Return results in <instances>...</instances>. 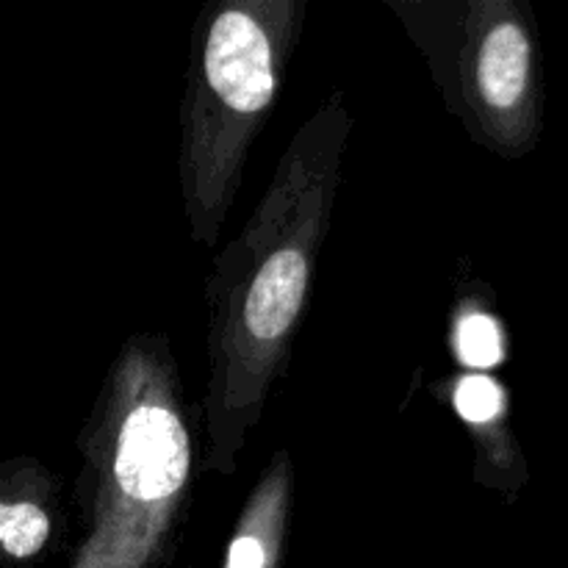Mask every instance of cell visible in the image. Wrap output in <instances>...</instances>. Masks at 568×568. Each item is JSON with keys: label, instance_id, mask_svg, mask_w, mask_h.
<instances>
[{"label": "cell", "instance_id": "obj_7", "mask_svg": "<svg viewBox=\"0 0 568 568\" xmlns=\"http://www.w3.org/2000/svg\"><path fill=\"white\" fill-rule=\"evenodd\" d=\"M292 503V455L288 449H275L239 510L222 568H281L286 560Z\"/></svg>", "mask_w": 568, "mask_h": 568}, {"label": "cell", "instance_id": "obj_6", "mask_svg": "<svg viewBox=\"0 0 568 568\" xmlns=\"http://www.w3.org/2000/svg\"><path fill=\"white\" fill-rule=\"evenodd\" d=\"M64 532L59 477L37 458L0 464V564L42 560Z\"/></svg>", "mask_w": 568, "mask_h": 568}, {"label": "cell", "instance_id": "obj_2", "mask_svg": "<svg viewBox=\"0 0 568 568\" xmlns=\"http://www.w3.org/2000/svg\"><path fill=\"white\" fill-rule=\"evenodd\" d=\"M197 427L164 333L120 347L78 436L81 538L67 568H166L197 480Z\"/></svg>", "mask_w": 568, "mask_h": 568}, {"label": "cell", "instance_id": "obj_8", "mask_svg": "<svg viewBox=\"0 0 568 568\" xmlns=\"http://www.w3.org/2000/svg\"><path fill=\"white\" fill-rule=\"evenodd\" d=\"M449 342H453L455 358L469 369H491L505 358L503 325L477 300H464L455 308Z\"/></svg>", "mask_w": 568, "mask_h": 568}, {"label": "cell", "instance_id": "obj_4", "mask_svg": "<svg viewBox=\"0 0 568 568\" xmlns=\"http://www.w3.org/2000/svg\"><path fill=\"white\" fill-rule=\"evenodd\" d=\"M427 59L447 109L475 144L499 159L538 148L547 111L541 37L525 0L388 3Z\"/></svg>", "mask_w": 568, "mask_h": 568}, {"label": "cell", "instance_id": "obj_5", "mask_svg": "<svg viewBox=\"0 0 568 568\" xmlns=\"http://www.w3.org/2000/svg\"><path fill=\"white\" fill-rule=\"evenodd\" d=\"M449 403L475 444L477 483L503 494L505 503H516L530 480V469L510 427L508 392L494 377L469 372L453 381Z\"/></svg>", "mask_w": 568, "mask_h": 568}, {"label": "cell", "instance_id": "obj_1", "mask_svg": "<svg viewBox=\"0 0 568 568\" xmlns=\"http://www.w3.org/2000/svg\"><path fill=\"white\" fill-rule=\"evenodd\" d=\"M353 111L342 89L320 100L277 159L250 220L205 277V444L200 469L231 477L270 388L286 372L331 231Z\"/></svg>", "mask_w": 568, "mask_h": 568}, {"label": "cell", "instance_id": "obj_3", "mask_svg": "<svg viewBox=\"0 0 568 568\" xmlns=\"http://www.w3.org/2000/svg\"><path fill=\"white\" fill-rule=\"evenodd\" d=\"M308 0H214L189 39L178 181L189 236L216 247L244 183L250 148L286 83Z\"/></svg>", "mask_w": 568, "mask_h": 568}]
</instances>
